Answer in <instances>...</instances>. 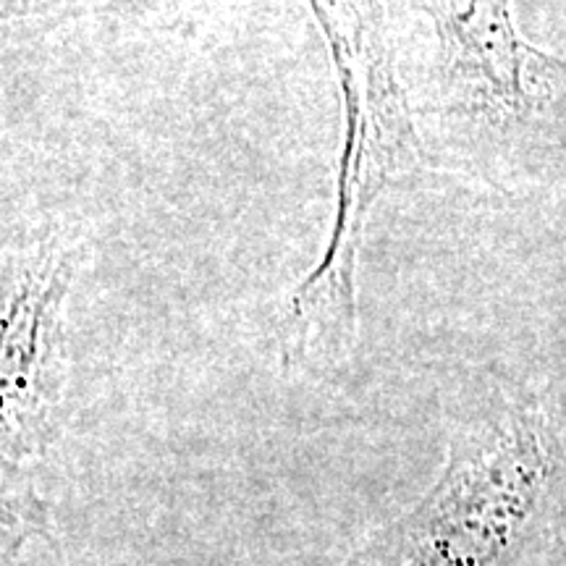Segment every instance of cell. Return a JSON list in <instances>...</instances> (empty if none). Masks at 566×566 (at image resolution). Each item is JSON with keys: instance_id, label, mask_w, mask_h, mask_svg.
<instances>
[{"instance_id": "277c9868", "label": "cell", "mask_w": 566, "mask_h": 566, "mask_svg": "<svg viewBox=\"0 0 566 566\" xmlns=\"http://www.w3.org/2000/svg\"><path fill=\"white\" fill-rule=\"evenodd\" d=\"M438 38L436 95L443 113L472 124H520L562 61L516 32L509 0H428Z\"/></svg>"}, {"instance_id": "3957f363", "label": "cell", "mask_w": 566, "mask_h": 566, "mask_svg": "<svg viewBox=\"0 0 566 566\" xmlns=\"http://www.w3.org/2000/svg\"><path fill=\"white\" fill-rule=\"evenodd\" d=\"M84 247L48 233L6 254L0 302V446H3L6 548L48 530L32 467L53 441L63 388V304Z\"/></svg>"}, {"instance_id": "6da1fadb", "label": "cell", "mask_w": 566, "mask_h": 566, "mask_svg": "<svg viewBox=\"0 0 566 566\" xmlns=\"http://www.w3.org/2000/svg\"><path fill=\"white\" fill-rule=\"evenodd\" d=\"M336 66L344 137L336 166V210L313 271L296 283L275 321L286 370L334 365L357 344V265L367 218L417 163V126L401 87L391 40L375 0H304Z\"/></svg>"}, {"instance_id": "7a4b0ae2", "label": "cell", "mask_w": 566, "mask_h": 566, "mask_svg": "<svg viewBox=\"0 0 566 566\" xmlns=\"http://www.w3.org/2000/svg\"><path fill=\"white\" fill-rule=\"evenodd\" d=\"M556 457L535 407L493 401L449 438L433 485L344 566H495L541 514Z\"/></svg>"}]
</instances>
